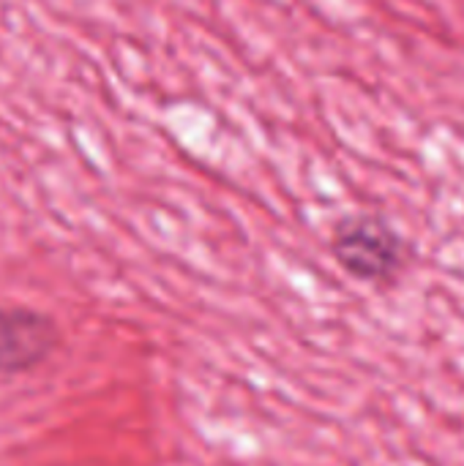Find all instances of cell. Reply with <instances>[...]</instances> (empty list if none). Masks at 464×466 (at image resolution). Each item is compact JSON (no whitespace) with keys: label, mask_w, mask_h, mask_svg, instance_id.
Returning <instances> with one entry per match:
<instances>
[{"label":"cell","mask_w":464,"mask_h":466,"mask_svg":"<svg viewBox=\"0 0 464 466\" xmlns=\"http://www.w3.org/2000/svg\"><path fill=\"white\" fill-rule=\"evenodd\" d=\"M55 344L46 319L22 311H0V371H19L38 363Z\"/></svg>","instance_id":"1"}]
</instances>
